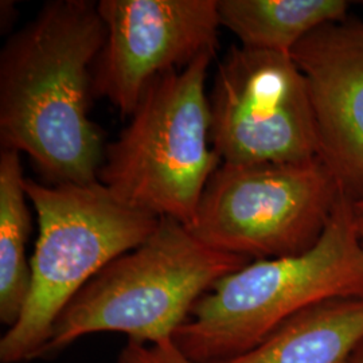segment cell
<instances>
[{
    "mask_svg": "<svg viewBox=\"0 0 363 363\" xmlns=\"http://www.w3.org/2000/svg\"><path fill=\"white\" fill-rule=\"evenodd\" d=\"M363 295V247L352 201L342 194L306 253L255 259L195 303L172 340L195 363H222L259 345L286 319L327 298Z\"/></svg>",
    "mask_w": 363,
    "mask_h": 363,
    "instance_id": "7a4b0ae2",
    "label": "cell"
},
{
    "mask_svg": "<svg viewBox=\"0 0 363 363\" xmlns=\"http://www.w3.org/2000/svg\"><path fill=\"white\" fill-rule=\"evenodd\" d=\"M106 28L96 1L54 0L0 52V144L50 184L99 181L104 136L89 117Z\"/></svg>",
    "mask_w": 363,
    "mask_h": 363,
    "instance_id": "6da1fadb",
    "label": "cell"
},
{
    "mask_svg": "<svg viewBox=\"0 0 363 363\" xmlns=\"http://www.w3.org/2000/svg\"><path fill=\"white\" fill-rule=\"evenodd\" d=\"M352 211H354V220L359 242L363 247V199L352 202Z\"/></svg>",
    "mask_w": 363,
    "mask_h": 363,
    "instance_id": "5bb4252c",
    "label": "cell"
},
{
    "mask_svg": "<svg viewBox=\"0 0 363 363\" xmlns=\"http://www.w3.org/2000/svg\"><path fill=\"white\" fill-rule=\"evenodd\" d=\"M117 363H195L182 352L172 339L155 343L127 340Z\"/></svg>",
    "mask_w": 363,
    "mask_h": 363,
    "instance_id": "4fadbf2b",
    "label": "cell"
},
{
    "mask_svg": "<svg viewBox=\"0 0 363 363\" xmlns=\"http://www.w3.org/2000/svg\"><path fill=\"white\" fill-rule=\"evenodd\" d=\"M106 35L93 67V94L130 117L163 73L216 54L218 0H101Z\"/></svg>",
    "mask_w": 363,
    "mask_h": 363,
    "instance_id": "ba28073f",
    "label": "cell"
},
{
    "mask_svg": "<svg viewBox=\"0 0 363 363\" xmlns=\"http://www.w3.org/2000/svg\"><path fill=\"white\" fill-rule=\"evenodd\" d=\"M342 196L316 157L295 163H220L189 230L210 247L252 259L306 253Z\"/></svg>",
    "mask_w": 363,
    "mask_h": 363,
    "instance_id": "8992f818",
    "label": "cell"
},
{
    "mask_svg": "<svg viewBox=\"0 0 363 363\" xmlns=\"http://www.w3.org/2000/svg\"><path fill=\"white\" fill-rule=\"evenodd\" d=\"M363 342V295L327 298L292 315L253 349L222 363H345Z\"/></svg>",
    "mask_w": 363,
    "mask_h": 363,
    "instance_id": "30bf717a",
    "label": "cell"
},
{
    "mask_svg": "<svg viewBox=\"0 0 363 363\" xmlns=\"http://www.w3.org/2000/svg\"><path fill=\"white\" fill-rule=\"evenodd\" d=\"M38 216L31 283L19 320L0 339V362L39 359L69 301L111 261L142 245L160 218L120 201L100 181H25Z\"/></svg>",
    "mask_w": 363,
    "mask_h": 363,
    "instance_id": "277c9868",
    "label": "cell"
},
{
    "mask_svg": "<svg viewBox=\"0 0 363 363\" xmlns=\"http://www.w3.org/2000/svg\"><path fill=\"white\" fill-rule=\"evenodd\" d=\"M210 138L222 163H295L319 157L308 85L288 52L232 46L208 93Z\"/></svg>",
    "mask_w": 363,
    "mask_h": 363,
    "instance_id": "52a82bcc",
    "label": "cell"
},
{
    "mask_svg": "<svg viewBox=\"0 0 363 363\" xmlns=\"http://www.w3.org/2000/svg\"><path fill=\"white\" fill-rule=\"evenodd\" d=\"M303 72L318 132L319 159L340 193L363 199V23L319 27L291 52Z\"/></svg>",
    "mask_w": 363,
    "mask_h": 363,
    "instance_id": "9c48e42d",
    "label": "cell"
},
{
    "mask_svg": "<svg viewBox=\"0 0 363 363\" xmlns=\"http://www.w3.org/2000/svg\"><path fill=\"white\" fill-rule=\"evenodd\" d=\"M205 54L156 77L106 145L99 181L132 208L190 228L202 194L222 160L210 138Z\"/></svg>",
    "mask_w": 363,
    "mask_h": 363,
    "instance_id": "5b68a950",
    "label": "cell"
},
{
    "mask_svg": "<svg viewBox=\"0 0 363 363\" xmlns=\"http://www.w3.org/2000/svg\"><path fill=\"white\" fill-rule=\"evenodd\" d=\"M249 262L203 244L178 220L160 218L142 245L111 261L69 301L39 358L97 333L143 343L172 339L195 303Z\"/></svg>",
    "mask_w": 363,
    "mask_h": 363,
    "instance_id": "3957f363",
    "label": "cell"
},
{
    "mask_svg": "<svg viewBox=\"0 0 363 363\" xmlns=\"http://www.w3.org/2000/svg\"><path fill=\"white\" fill-rule=\"evenodd\" d=\"M345 0H218L220 25L242 46L288 52L319 27L347 19Z\"/></svg>",
    "mask_w": 363,
    "mask_h": 363,
    "instance_id": "8fae6325",
    "label": "cell"
},
{
    "mask_svg": "<svg viewBox=\"0 0 363 363\" xmlns=\"http://www.w3.org/2000/svg\"><path fill=\"white\" fill-rule=\"evenodd\" d=\"M21 154L0 151V322L11 328L25 310L31 267L27 240L31 217L27 208Z\"/></svg>",
    "mask_w": 363,
    "mask_h": 363,
    "instance_id": "7c38bea8",
    "label": "cell"
},
{
    "mask_svg": "<svg viewBox=\"0 0 363 363\" xmlns=\"http://www.w3.org/2000/svg\"><path fill=\"white\" fill-rule=\"evenodd\" d=\"M345 363H363V342L351 352L350 357L345 361Z\"/></svg>",
    "mask_w": 363,
    "mask_h": 363,
    "instance_id": "9a60e30c",
    "label": "cell"
}]
</instances>
